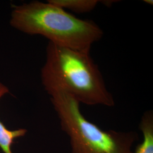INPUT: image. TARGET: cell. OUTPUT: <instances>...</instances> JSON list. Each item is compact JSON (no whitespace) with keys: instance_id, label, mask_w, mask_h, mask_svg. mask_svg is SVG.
<instances>
[{"instance_id":"obj_4","label":"cell","mask_w":153,"mask_h":153,"mask_svg":"<svg viewBox=\"0 0 153 153\" xmlns=\"http://www.w3.org/2000/svg\"><path fill=\"white\" fill-rule=\"evenodd\" d=\"M140 129L143 134V141L133 153H153V112L146 111L142 115Z\"/></svg>"},{"instance_id":"obj_7","label":"cell","mask_w":153,"mask_h":153,"mask_svg":"<svg viewBox=\"0 0 153 153\" xmlns=\"http://www.w3.org/2000/svg\"><path fill=\"white\" fill-rule=\"evenodd\" d=\"M143 1L145 3L149 4V5H153V1L152 0H144Z\"/></svg>"},{"instance_id":"obj_1","label":"cell","mask_w":153,"mask_h":153,"mask_svg":"<svg viewBox=\"0 0 153 153\" xmlns=\"http://www.w3.org/2000/svg\"><path fill=\"white\" fill-rule=\"evenodd\" d=\"M41 79L45 90L57 88L79 103L113 107L115 100L89 52L70 49L49 42Z\"/></svg>"},{"instance_id":"obj_5","label":"cell","mask_w":153,"mask_h":153,"mask_svg":"<svg viewBox=\"0 0 153 153\" xmlns=\"http://www.w3.org/2000/svg\"><path fill=\"white\" fill-rule=\"evenodd\" d=\"M9 91L8 88L0 82V99ZM26 132L27 130L25 129L9 131L0 121V148L5 153H13L11 148L14 140L16 138L25 136Z\"/></svg>"},{"instance_id":"obj_2","label":"cell","mask_w":153,"mask_h":153,"mask_svg":"<svg viewBox=\"0 0 153 153\" xmlns=\"http://www.w3.org/2000/svg\"><path fill=\"white\" fill-rule=\"evenodd\" d=\"M13 27L29 35H40L64 47L89 52L103 32L91 20L81 19L49 2L33 1L15 6Z\"/></svg>"},{"instance_id":"obj_6","label":"cell","mask_w":153,"mask_h":153,"mask_svg":"<svg viewBox=\"0 0 153 153\" xmlns=\"http://www.w3.org/2000/svg\"><path fill=\"white\" fill-rule=\"evenodd\" d=\"M50 3L76 13H86L93 10L99 3L97 0H49Z\"/></svg>"},{"instance_id":"obj_3","label":"cell","mask_w":153,"mask_h":153,"mask_svg":"<svg viewBox=\"0 0 153 153\" xmlns=\"http://www.w3.org/2000/svg\"><path fill=\"white\" fill-rule=\"evenodd\" d=\"M58 115L62 131L70 138L71 153H133L139 138L135 131H105L87 120L80 103L60 88L46 90Z\"/></svg>"}]
</instances>
